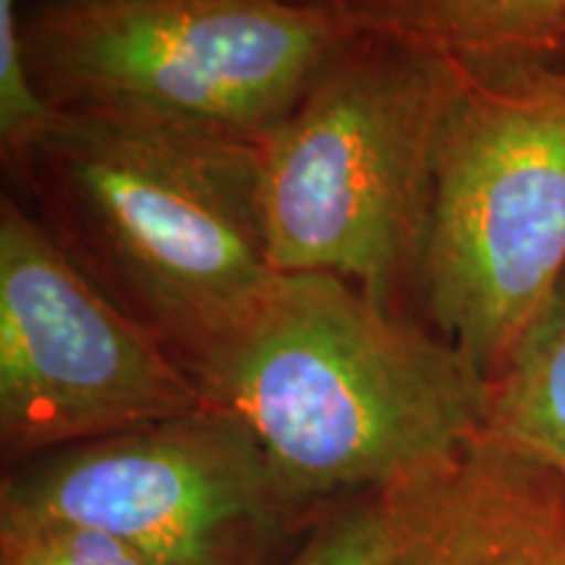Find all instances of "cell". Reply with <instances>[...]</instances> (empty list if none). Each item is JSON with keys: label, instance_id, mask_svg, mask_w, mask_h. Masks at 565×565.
Instances as JSON below:
<instances>
[{"label": "cell", "instance_id": "6da1fadb", "mask_svg": "<svg viewBox=\"0 0 565 565\" xmlns=\"http://www.w3.org/2000/svg\"><path fill=\"white\" fill-rule=\"evenodd\" d=\"M189 374L309 503L398 482L490 416V380L466 353L330 273L275 275Z\"/></svg>", "mask_w": 565, "mask_h": 565}, {"label": "cell", "instance_id": "7a4b0ae2", "mask_svg": "<svg viewBox=\"0 0 565 565\" xmlns=\"http://www.w3.org/2000/svg\"><path fill=\"white\" fill-rule=\"evenodd\" d=\"M19 168L186 372L278 275L259 210L257 141L55 110Z\"/></svg>", "mask_w": 565, "mask_h": 565}, {"label": "cell", "instance_id": "3957f363", "mask_svg": "<svg viewBox=\"0 0 565 565\" xmlns=\"http://www.w3.org/2000/svg\"><path fill=\"white\" fill-rule=\"evenodd\" d=\"M456 61L349 32L296 108L257 141L278 273H330L398 309L419 299L437 147Z\"/></svg>", "mask_w": 565, "mask_h": 565}, {"label": "cell", "instance_id": "277c9868", "mask_svg": "<svg viewBox=\"0 0 565 565\" xmlns=\"http://www.w3.org/2000/svg\"><path fill=\"white\" fill-rule=\"evenodd\" d=\"M456 66L419 301L492 380L565 273V55Z\"/></svg>", "mask_w": 565, "mask_h": 565}, {"label": "cell", "instance_id": "5b68a950", "mask_svg": "<svg viewBox=\"0 0 565 565\" xmlns=\"http://www.w3.org/2000/svg\"><path fill=\"white\" fill-rule=\"evenodd\" d=\"M21 34L55 110L259 141L349 30L328 9L278 0H47L21 9Z\"/></svg>", "mask_w": 565, "mask_h": 565}, {"label": "cell", "instance_id": "8992f818", "mask_svg": "<svg viewBox=\"0 0 565 565\" xmlns=\"http://www.w3.org/2000/svg\"><path fill=\"white\" fill-rule=\"evenodd\" d=\"M324 505L299 498L252 429L210 404L34 456L0 482V521L103 529L147 565H286Z\"/></svg>", "mask_w": 565, "mask_h": 565}, {"label": "cell", "instance_id": "52a82bcc", "mask_svg": "<svg viewBox=\"0 0 565 565\" xmlns=\"http://www.w3.org/2000/svg\"><path fill=\"white\" fill-rule=\"evenodd\" d=\"M207 406L194 377L74 249L0 204V448L6 466Z\"/></svg>", "mask_w": 565, "mask_h": 565}, {"label": "cell", "instance_id": "ba28073f", "mask_svg": "<svg viewBox=\"0 0 565 565\" xmlns=\"http://www.w3.org/2000/svg\"><path fill=\"white\" fill-rule=\"evenodd\" d=\"M383 492L385 565H565V477L487 427Z\"/></svg>", "mask_w": 565, "mask_h": 565}, {"label": "cell", "instance_id": "9c48e42d", "mask_svg": "<svg viewBox=\"0 0 565 565\" xmlns=\"http://www.w3.org/2000/svg\"><path fill=\"white\" fill-rule=\"evenodd\" d=\"M349 32L461 63L563 58L565 0H338Z\"/></svg>", "mask_w": 565, "mask_h": 565}, {"label": "cell", "instance_id": "30bf717a", "mask_svg": "<svg viewBox=\"0 0 565 565\" xmlns=\"http://www.w3.org/2000/svg\"><path fill=\"white\" fill-rule=\"evenodd\" d=\"M487 429L565 477V273L490 380Z\"/></svg>", "mask_w": 565, "mask_h": 565}, {"label": "cell", "instance_id": "8fae6325", "mask_svg": "<svg viewBox=\"0 0 565 565\" xmlns=\"http://www.w3.org/2000/svg\"><path fill=\"white\" fill-rule=\"evenodd\" d=\"M393 524L383 487L330 500L286 565H385Z\"/></svg>", "mask_w": 565, "mask_h": 565}, {"label": "cell", "instance_id": "7c38bea8", "mask_svg": "<svg viewBox=\"0 0 565 565\" xmlns=\"http://www.w3.org/2000/svg\"><path fill=\"white\" fill-rule=\"evenodd\" d=\"M21 9L24 0H0V145L13 166L30 154L55 118L26 61Z\"/></svg>", "mask_w": 565, "mask_h": 565}, {"label": "cell", "instance_id": "4fadbf2b", "mask_svg": "<svg viewBox=\"0 0 565 565\" xmlns=\"http://www.w3.org/2000/svg\"><path fill=\"white\" fill-rule=\"evenodd\" d=\"M0 565H147L124 540L76 521H0Z\"/></svg>", "mask_w": 565, "mask_h": 565}, {"label": "cell", "instance_id": "5bb4252c", "mask_svg": "<svg viewBox=\"0 0 565 565\" xmlns=\"http://www.w3.org/2000/svg\"><path fill=\"white\" fill-rule=\"evenodd\" d=\"M278 3H291V6H307V9H328V6L338 3V0H278Z\"/></svg>", "mask_w": 565, "mask_h": 565}, {"label": "cell", "instance_id": "9a60e30c", "mask_svg": "<svg viewBox=\"0 0 565 565\" xmlns=\"http://www.w3.org/2000/svg\"><path fill=\"white\" fill-rule=\"evenodd\" d=\"M34 3H47V0H34Z\"/></svg>", "mask_w": 565, "mask_h": 565}, {"label": "cell", "instance_id": "2e32d148", "mask_svg": "<svg viewBox=\"0 0 565 565\" xmlns=\"http://www.w3.org/2000/svg\"><path fill=\"white\" fill-rule=\"evenodd\" d=\"M563 55H565V53H563Z\"/></svg>", "mask_w": 565, "mask_h": 565}]
</instances>
